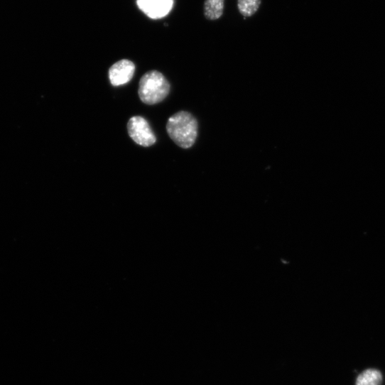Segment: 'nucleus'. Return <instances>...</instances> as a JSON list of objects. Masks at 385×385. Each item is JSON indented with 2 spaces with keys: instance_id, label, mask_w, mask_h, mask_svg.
<instances>
[{
  "instance_id": "4",
  "label": "nucleus",
  "mask_w": 385,
  "mask_h": 385,
  "mask_svg": "<svg viewBox=\"0 0 385 385\" xmlns=\"http://www.w3.org/2000/svg\"><path fill=\"white\" fill-rule=\"evenodd\" d=\"M127 130L131 139L143 147L151 146L156 141L148 122L142 116L131 117L127 124Z\"/></svg>"
},
{
  "instance_id": "1",
  "label": "nucleus",
  "mask_w": 385,
  "mask_h": 385,
  "mask_svg": "<svg viewBox=\"0 0 385 385\" xmlns=\"http://www.w3.org/2000/svg\"><path fill=\"white\" fill-rule=\"evenodd\" d=\"M199 125L197 119L187 112L171 116L166 124L169 137L179 147L189 148L196 142Z\"/></svg>"
},
{
  "instance_id": "5",
  "label": "nucleus",
  "mask_w": 385,
  "mask_h": 385,
  "mask_svg": "<svg viewBox=\"0 0 385 385\" xmlns=\"http://www.w3.org/2000/svg\"><path fill=\"white\" fill-rule=\"evenodd\" d=\"M134 64L128 60H122L113 65L109 70L111 84L119 87L129 82L135 72Z\"/></svg>"
},
{
  "instance_id": "6",
  "label": "nucleus",
  "mask_w": 385,
  "mask_h": 385,
  "mask_svg": "<svg viewBox=\"0 0 385 385\" xmlns=\"http://www.w3.org/2000/svg\"><path fill=\"white\" fill-rule=\"evenodd\" d=\"M173 0H137L139 8L149 18L159 19L170 11Z\"/></svg>"
},
{
  "instance_id": "7",
  "label": "nucleus",
  "mask_w": 385,
  "mask_h": 385,
  "mask_svg": "<svg viewBox=\"0 0 385 385\" xmlns=\"http://www.w3.org/2000/svg\"><path fill=\"white\" fill-rule=\"evenodd\" d=\"M381 373L375 369H367L357 376L356 385H381Z\"/></svg>"
},
{
  "instance_id": "2",
  "label": "nucleus",
  "mask_w": 385,
  "mask_h": 385,
  "mask_svg": "<svg viewBox=\"0 0 385 385\" xmlns=\"http://www.w3.org/2000/svg\"><path fill=\"white\" fill-rule=\"evenodd\" d=\"M170 86L166 77L158 71L146 72L141 78L139 96L142 102L153 105L161 102L168 95Z\"/></svg>"
},
{
  "instance_id": "3",
  "label": "nucleus",
  "mask_w": 385,
  "mask_h": 385,
  "mask_svg": "<svg viewBox=\"0 0 385 385\" xmlns=\"http://www.w3.org/2000/svg\"><path fill=\"white\" fill-rule=\"evenodd\" d=\"M225 0H206L205 16L210 21H217L224 14ZM261 0H238L239 11L244 18L254 16L259 10Z\"/></svg>"
}]
</instances>
